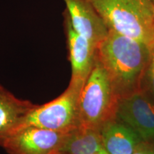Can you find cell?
Segmentation results:
<instances>
[{"instance_id": "12", "label": "cell", "mask_w": 154, "mask_h": 154, "mask_svg": "<svg viewBox=\"0 0 154 154\" xmlns=\"http://www.w3.org/2000/svg\"><path fill=\"white\" fill-rule=\"evenodd\" d=\"M143 91L154 103V43L150 47V55L141 83Z\"/></svg>"}, {"instance_id": "8", "label": "cell", "mask_w": 154, "mask_h": 154, "mask_svg": "<svg viewBox=\"0 0 154 154\" xmlns=\"http://www.w3.org/2000/svg\"><path fill=\"white\" fill-rule=\"evenodd\" d=\"M63 17L72 66V79L86 82L95 62L96 47L74 29L65 9Z\"/></svg>"}, {"instance_id": "9", "label": "cell", "mask_w": 154, "mask_h": 154, "mask_svg": "<svg viewBox=\"0 0 154 154\" xmlns=\"http://www.w3.org/2000/svg\"><path fill=\"white\" fill-rule=\"evenodd\" d=\"M38 104L19 99L0 85V141L18 129Z\"/></svg>"}, {"instance_id": "7", "label": "cell", "mask_w": 154, "mask_h": 154, "mask_svg": "<svg viewBox=\"0 0 154 154\" xmlns=\"http://www.w3.org/2000/svg\"><path fill=\"white\" fill-rule=\"evenodd\" d=\"M74 29L97 48L109 29L88 0H63Z\"/></svg>"}, {"instance_id": "2", "label": "cell", "mask_w": 154, "mask_h": 154, "mask_svg": "<svg viewBox=\"0 0 154 154\" xmlns=\"http://www.w3.org/2000/svg\"><path fill=\"white\" fill-rule=\"evenodd\" d=\"M111 29L151 47L154 43L153 0H88Z\"/></svg>"}, {"instance_id": "15", "label": "cell", "mask_w": 154, "mask_h": 154, "mask_svg": "<svg viewBox=\"0 0 154 154\" xmlns=\"http://www.w3.org/2000/svg\"><path fill=\"white\" fill-rule=\"evenodd\" d=\"M153 1H154V0H153Z\"/></svg>"}, {"instance_id": "10", "label": "cell", "mask_w": 154, "mask_h": 154, "mask_svg": "<svg viewBox=\"0 0 154 154\" xmlns=\"http://www.w3.org/2000/svg\"><path fill=\"white\" fill-rule=\"evenodd\" d=\"M103 146L109 154H133L142 140L131 128L116 119L99 130Z\"/></svg>"}, {"instance_id": "11", "label": "cell", "mask_w": 154, "mask_h": 154, "mask_svg": "<svg viewBox=\"0 0 154 154\" xmlns=\"http://www.w3.org/2000/svg\"><path fill=\"white\" fill-rule=\"evenodd\" d=\"M59 153L62 154H109L99 130L78 127L67 134Z\"/></svg>"}, {"instance_id": "5", "label": "cell", "mask_w": 154, "mask_h": 154, "mask_svg": "<svg viewBox=\"0 0 154 154\" xmlns=\"http://www.w3.org/2000/svg\"><path fill=\"white\" fill-rule=\"evenodd\" d=\"M68 133L27 126L2 140L0 146L9 154H56Z\"/></svg>"}, {"instance_id": "3", "label": "cell", "mask_w": 154, "mask_h": 154, "mask_svg": "<svg viewBox=\"0 0 154 154\" xmlns=\"http://www.w3.org/2000/svg\"><path fill=\"white\" fill-rule=\"evenodd\" d=\"M119 99L107 72L96 57L79 99V127L100 130L115 119Z\"/></svg>"}, {"instance_id": "14", "label": "cell", "mask_w": 154, "mask_h": 154, "mask_svg": "<svg viewBox=\"0 0 154 154\" xmlns=\"http://www.w3.org/2000/svg\"><path fill=\"white\" fill-rule=\"evenodd\" d=\"M56 154H62V153H59V152H58V153H56Z\"/></svg>"}, {"instance_id": "4", "label": "cell", "mask_w": 154, "mask_h": 154, "mask_svg": "<svg viewBox=\"0 0 154 154\" xmlns=\"http://www.w3.org/2000/svg\"><path fill=\"white\" fill-rule=\"evenodd\" d=\"M84 83L71 79L69 86L60 96L48 103L38 105L17 130L34 126L56 131L69 132L78 128L79 99Z\"/></svg>"}, {"instance_id": "6", "label": "cell", "mask_w": 154, "mask_h": 154, "mask_svg": "<svg viewBox=\"0 0 154 154\" xmlns=\"http://www.w3.org/2000/svg\"><path fill=\"white\" fill-rule=\"evenodd\" d=\"M115 119L131 128L142 141L154 143V103L143 91L119 100Z\"/></svg>"}, {"instance_id": "13", "label": "cell", "mask_w": 154, "mask_h": 154, "mask_svg": "<svg viewBox=\"0 0 154 154\" xmlns=\"http://www.w3.org/2000/svg\"><path fill=\"white\" fill-rule=\"evenodd\" d=\"M133 154H154V143L140 142Z\"/></svg>"}, {"instance_id": "1", "label": "cell", "mask_w": 154, "mask_h": 154, "mask_svg": "<svg viewBox=\"0 0 154 154\" xmlns=\"http://www.w3.org/2000/svg\"><path fill=\"white\" fill-rule=\"evenodd\" d=\"M149 55V46L111 29L98 45L96 57L119 100L141 90Z\"/></svg>"}]
</instances>
